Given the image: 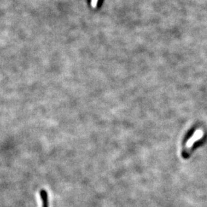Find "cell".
Wrapping results in <instances>:
<instances>
[{
	"instance_id": "obj_2",
	"label": "cell",
	"mask_w": 207,
	"mask_h": 207,
	"mask_svg": "<svg viewBox=\"0 0 207 207\" xmlns=\"http://www.w3.org/2000/svg\"><path fill=\"white\" fill-rule=\"evenodd\" d=\"M40 196L42 201V207H49V201H48V194L46 190L42 189L40 191Z\"/></svg>"
},
{
	"instance_id": "obj_1",
	"label": "cell",
	"mask_w": 207,
	"mask_h": 207,
	"mask_svg": "<svg viewBox=\"0 0 207 207\" xmlns=\"http://www.w3.org/2000/svg\"><path fill=\"white\" fill-rule=\"evenodd\" d=\"M203 135H204L203 131L201 129H197L194 132L193 135L188 140L186 144L185 148H184V153L185 156H187L188 155L190 154L191 149L193 147L194 143L196 142L197 141H199V139H200V138H202Z\"/></svg>"
},
{
	"instance_id": "obj_3",
	"label": "cell",
	"mask_w": 207,
	"mask_h": 207,
	"mask_svg": "<svg viewBox=\"0 0 207 207\" xmlns=\"http://www.w3.org/2000/svg\"><path fill=\"white\" fill-rule=\"evenodd\" d=\"M97 2H98V0H92V1H91V5H92L93 8L97 7Z\"/></svg>"
}]
</instances>
